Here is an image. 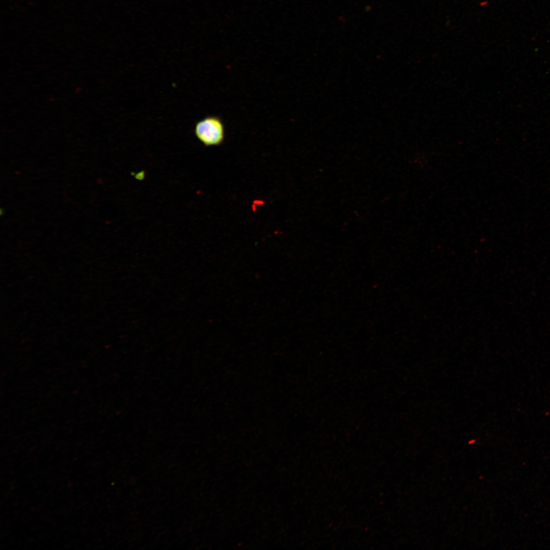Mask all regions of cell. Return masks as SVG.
<instances>
[{
  "label": "cell",
  "instance_id": "6da1fadb",
  "mask_svg": "<svg viewBox=\"0 0 550 550\" xmlns=\"http://www.w3.org/2000/svg\"><path fill=\"white\" fill-rule=\"evenodd\" d=\"M194 132L205 146H219L225 138V125L222 118L217 116H207L197 121Z\"/></svg>",
  "mask_w": 550,
  "mask_h": 550
}]
</instances>
